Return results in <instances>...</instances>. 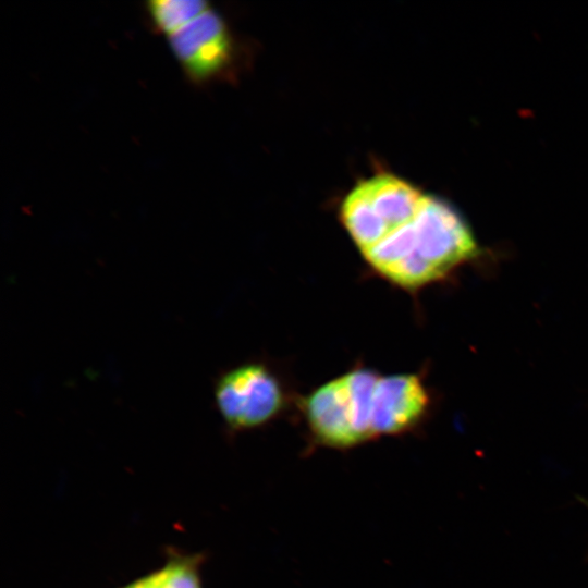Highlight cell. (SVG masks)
Segmentation results:
<instances>
[{
    "label": "cell",
    "instance_id": "2",
    "mask_svg": "<svg viewBox=\"0 0 588 588\" xmlns=\"http://www.w3.org/2000/svg\"><path fill=\"white\" fill-rule=\"evenodd\" d=\"M379 375L357 366L303 397L299 408L320 443L350 448L375 438L371 408Z\"/></svg>",
    "mask_w": 588,
    "mask_h": 588
},
{
    "label": "cell",
    "instance_id": "5",
    "mask_svg": "<svg viewBox=\"0 0 588 588\" xmlns=\"http://www.w3.org/2000/svg\"><path fill=\"white\" fill-rule=\"evenodd\" d=\"M430 395L416 373L379 375L372 395L373 437L399 434L426 416Z\"/></svg>",
    "mask_w": 588,
    "mask_h": 588
},
{
    "label": "cell",
    "instance_id": "4",
    "mask_svg": "<svg viewBox=\"0 0 588 588\" xmlns=\"http://www.w3.org/2000/svg\"><path fill=\"white\" fill-rule=\"evenodd\" d=\"M185 75L195 84L225 77L235 61V40L224 17L210 8L168 36Z\"/></svg>",
    "mask_w": 588,
    "mask_h": 588
},
{
    "label": "cell",
    "instance_id": "6",
    "mask_svg": "<svg viewBox=\"0 0 588 588\" xmlns=\"http://www.w3.org/2000/svg\"><path fill=\"white\" fill-rule=\"evenodd\" d=\"M204 0H154L146 3L150 25L163 35H171L209 10Z\"/></svg>",
    "mask_w": 588,
    "mask_h": 588
},
{
    "label": "cell",
    "instance_id": "1",
    "mask_svg": "<svg viewBox=\"0 0 588 588\" xmlns=\"http://www.w3.org/2000/svg\"><path fill=\"white\" fill-rule=\"evenodd\" d=\"M339 209L367 266L407 292L445 279L479 255L470 228L450 204L391 172L358 181Z\"/></svg>",
    "mask_w": 588,
    "mask_h": 588
},
{
    "label": "cell",
    "instance_id": "7",
    "mask_svg": "<svg viewBox=\"0 0 588 588\" xmlns=\"http://www.w3.org/2000/svg\"><path fill=\"white\" fill-rule=\"evenodd\" d=\"M581 502L588 507V500L584 499Z\"/></svg>",
    "mask_w": 588,
    "mask_h": 588
},
{
    "label": "cell",
    "instance_id": "3",
    "mask_svg": "<svg viewBox=\"0 0 588 588\" xmlns=\"http://www.w3.org/2000/svg\"><path fill=\"white\" fill-rule=\"evenodd\" d=\"M215 401L228 426L249 429L277 418L287 406V391L270 366L248 363L218 379Z\"/></svg>",
    "mask_w": 588,
    "mask_h": 588
}]
</instances>
